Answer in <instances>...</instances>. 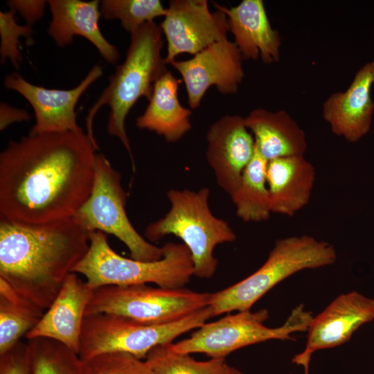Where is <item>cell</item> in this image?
<instances>
[{"mask_svg":"<svg viewBox=\"0 0 374 374\" xmlns=\"http://www.w3.org/2000/svg\"><path fill=\"white\" fill-rule=\"evenodd\" d=\"M97 150L84 131L10 141L0 154V219L39 224L73 217L92 190Z\"/></svg>","mask_w":374,"mask_h":374,"instance_id":"6da1fadb","label":"cell"},{"mask_svg":"<svg viewBox=\"0 0 374 374\" xmlns=\"http://www.w3.org/2000/svg\"><path fill=\"white\" fill-rule=\"evenodd\" d=\"M87 230L73 216L39 224L0 220V278L44 310L89 247Z\"/></svg>","mask_w":374,"mask_h":374,"instance_id":"7a4b0ae2","label":"cell"},{"mask_svg":"<svg viewBox=\"0 0 374 374\" xmlns=\"http://www.w3.org/2000/svg\"><path fill=\"white\" fill-rule=\"evenodd\" d=\"M130 44L125 61L109 77V82L90 108L86 118L87 134L96 143L93 133V121L103 105L110 112L107 132L120 139L128 152L132 166L134 163L125 122L129 112L141 97L150 99L154 84L168 70L161 55L163 33L154 21H149L130 34Z\"/></svg>","mask_w":374,"mask_h":374,"instance_id":"3957f363","label":"cell"},{"mask_svg":"<svg viewBox=\"0 0 374 374\" xmlns=\"http://www.w3.org/2000/svg\"><path fill=\"white\" fill-rule=\"evenodd\" d=\"M163 256L155 261L127 258L109 244L107 234L89 235V247L72 272L83 275L93 290L103 286H129L154 283L164 288H181L194 276L191 253L183 243L168 242Z\"/></svg>","mask_w":374,"mask_h":374,"instance_id":"277c9868","label":"cell"},{"mask_svg":"<svg viewBox=\"0 0 374 374\" xmlns=\"http://www.w3.org/2000/svg\"><path fill=\"white\" fill-rule=\"evenodd\" d=\"M336 260L335 247L326 241L308 235L278 239L266 261L256 271L228 287L211 293L208 305L213 317L250 310L286 278L303 269L332 265Z\"/></svg>","mask_w":374,"mask_h":374,"instance_id":"5b68a950","label":"cell"},{"mask_svg":"<svg viewBox=\"0 0 374 374\" xmlns=\"http://www.w3.org/2000/svg\"><path fill=\"white\" fill-rule=\"evenodd\" d=\"M209 194L206 187L198 191L170 190L167 193L169 211L150 224L145 231V238L151 242L170 234L180 238L191 253L194 276L201 278H210L216 271L215 247L236 239L228 222L212 213Z\"/></svg>","mask_w":374,"mask_h":374,"instance_id":"8992f818","label":"cell"},{"mask_svg":"<svg viewBox=\"0 0 374 374\" xmlns=\"http://www.w3.org/2000/svg\"><path fill=\"white\" fill-rule=\"evenodd\" d=\"M213 317L210 306L177 322L154 325L114 314L84 317L78 355L84 361L100 355L123 353L144 359L154 348L172 343L177 337L197 329Z\"/></svg>","mask_w":374,"mask_h":374,"instance_id":"52a82bcc","label":"cell"},{"mask_svg":"<svg viewBox=\"0 0 374 374\" xmlns=\"http://www.w3.org/2000/svg\"><path fill=\"white\" fill-rule=\"evenodd\" d=\"M266 309L227 314L217 321L206 322L190 336L176 343H169V348L177 353H203L211 358L225 359L235 350L247 346L271 339H291L296 332L308 330L313 317L303 304L292 310L290 315L280 327L269 328L264 325L268 319Z\"/></svg>","mask_w":374,"mask_h":374,"instance_id":"ba28073f","label":"cell"},{"mask_svg":"<svg viewBox=\"0 0 374 374\" xmlns=\"http://www.w3.org/2000/svg\"><path fill=\"white\" fill-rule=\"evenodd\" d=\"M211 293L147 284L103 286L93 290L85 316L107 313L154 325L180 321L208 306Z\"/></svg>","mask_w":374,"mask_h":374,"instance_id":"9c48e42d","label":"cell"},{"mask_svg":"<svg viewBox=\"0 0 374 374\" xmlns=\"http://www.w3.org/2000/svg\"><path fill=\"white\" fill-rule=\"evenodd\" d=\"M127 195L121 175L102 154H96L92 190L73 217L89 233L112 234L128 248L131 258L155 261L163 256V247L146 240L134 228L126 211Z\"/></svg>","mask_w":374,"mask_h":374,"instance_id":"30bf717a","label":"cell"},{"mask_svg":"<svg viewBox=\"0 0 374 374\" xmlns=\"http://www.w3.org/2000/svg\"><path fill=\"white\" fill-rule=\"evenodd\" d=\"M167 42V64L182 53L193 55L227 39L230 31L226 15L210 11L206 0H171L159 24Z\"/></svg>","mask_w":374,"mask_h":374,"instance_id":"8fae6325","label":"cell"},{"mask_svg":"<svg viewBox=\"0 0 374 374\" xmlns=\"http://www.w3.org/2000/svg\"><path fill=\"white\" fill-rule=\"evenodd\" d=\"M242 57L234 42H216L187 60L172 62L181 75L191 109L199 107L207 90L215 86L222 94L238 91L244 77Z\"/></svg>","mask_w":374,"mask_h":374,"instance_id":"7c38bea8","label":"cell"},{"mask_svg":"<svg viewBox=\"0 0 374 374\" xmlns=\"http://www.w3.org/2000/svg\"><path fill=\"white\" fill-rule=\"evenodd\" d=\"M100 65L95 64L85 78L71 89H46L33 84L15 71L6 75L3 79L6 88L21 94L32 106L35 123L29 134L80 132L75 112L78 101L84 91L103 75Z\"/></svg>","mask_w":374,"mask_h":374,"instance_id":"4fadbf2b","label":"cell"},{"mask_svg":"<svg viewBox=\"0 0 374 374\" xmlns=\"http://www.w3.org/2000/svg\"><path fill=\"white\" fill-rule=\"evenodd\" d=\"M374 319V299L351 292L337 296L317 317L308 328L304 350L292 358V362L304 368L308 374L312 355L348 341L363 324Z\"/></svg>","mask_w":374,"mask_h":374,"instance_id":"5bb4252c","label":"cell"},{"mask_svg":"<svg viewBox=\"0 0 374 374\" xmlns=\"http://www.w3.org/2000/svg\"><path fill=\"white\" fill-rule=\"evenodd\" d=\"M206 139L208 165L219 186L231 197L254 155V138L247 127L244 117L226 114L210 126Z\"/></svg>","mask_w":374,"mask_h":374,"instance_id":"9a60e30c","label":"cell"},{"mask_svg":"<svg viewBox=\"0 0 374 374\" xmlns=\"http://www.w3.org/2000/svg\"><path fill=\"white\" fill-rule=\"evenodd\" d=\"M374 83V61L364 64L345 91H336L323 104L322 115L331 132L355 143L370 130L374 111L371 90Z\"/></svg>","mask_w":374,"mask_h":374,"instance_id":"2e32d148","label":"cell"},{"mask_svg":"<svg viewBox=\"0 0 374 374\" xmlns=\"http://www.w3.org/2000/svg\"><path fill=\"white\" fill-rule=\"evenodd\" d=\"M93 290L75 273L69 274L51 305L26 335V339H51L78 353L85 312Z\"/></svg>","mask_w":374,"mask_h":374,"instance_id":"e0dca14e","label":"cell"},{"mask_svg":"<svg viewBox=\"0 0 374 374\" xmlns=\"http://www.w3.org/2000/svg\"><path fill=\"white\" fill-rule=\"evenodd\" d=\"M213 6L226 15L243 60L260 57L265 64L278 62L280 36L271 25L262 0H243L229 8L217 3Z\"/></svg>","mask_w":374,"mask_h":374,"instance_id":"ac0fdd59","label":"cell"},{"mask_svg":"<svg viewBox=\"0 0 374 374\" xmlns=\"http://www.w3.org/2000/svg\"><path fill=\"white\" fill-rule=\"evenodd\" d=\"M48 4L52 18L47 32L57 46L69 45L74 36H81L91 42L107 62L112 64L118 62V50L105 38L99 28V1L49 0Z\"/></svg>","mask_w":374,"mask_h":374,"instance_id":"d6986e66","label":"cell"},{"mask_svg":"<svg viewBox=\"0 0 374 374\" xmlns=\"http://www.w3.org/2000/svg\"><path fill=\"white\" fill-rule=\"evenodd\" d=\"M312 164L303 156L267 162L266 180L271 213L292 217L309 202L315 181Z\"/></svg>","mask_w":374,"mask_h":374,"instance_id":"ffe728a7","label":"cell"},{"mask_svg":"<svg viewBox=\"0 0 374 374\" xmlns=\"http://www.w3.org/2000/svg\"><path fill=\"white\" fill-rule=\"evenodd\" d=\"M244 121L254 138L256 150L267 161L303 156L307 150L304 131L284 110L271 112L256 108L244 118Z\"/></svg>","mask_w":374,"mask_h":374,"instance_id":"44dd1931","label":"cell"},{"mask_svg":"<svg viewBox=\"0 0 374 374\" xmlns=\"http://www.w3.org/2000/svg\"><path fill=\"white\" fill-rule=\"evenodd\" d=\"M179 83L170 71L156 82L148 105L136 120L139 129L154 132L168 143L179 141L191 129V112L178 98Z\"/></svg>","mask_w":374,"mask_h":374,"instance_id":"7402d4cb","label":"cell"},{"mask_svg":"<svg viewBox=\"0 0 374 374\" xmlns=\"http://www.w3.org/2000/svg\"><path fill=\"white\" fill-rule=\"evenodd\" d=\"M267 162L255 146L254 155L242 173L239 187L231 197L236 215L244 222L266 221L271 213L266 180Z\"/></svg>","mask_w":374,"mask_h":374,"instance_id":"603a6c76","label":"cell"},{"mask_svg":"<svg viewBox=\"0 0 374 374\" xmlns=\"http://www.w3.org/2000/svg\"><path fill=\"white\" fill-rule=\"evenodd\" d=\"M28 342L33 374H94L88 362L60 342L42 337Z\"/></svg>","mask_w":374,"mask_h":374,"instance_id":"cb8c5ba5","label":"cell"},{"mask_svg":"<svg viewBox=\"0 0 374 374\" xmlns=\"http://www.w3.org/2000/svg\"><path fill=\"white\" fill-rule=\"evenodd\" d=\"M157 374H224L225 359L197 361L190 354L172 351L168 344L153 348L145 359Z\"/></svg>","mask_w":374,"mask_h":374,"instance_id":"d4e9b609","label":"cell"},{"mask_svg":"<svg viewBox=\"0 0 374 374\" xmlns=\"http://www.w3.org/2000/svg\"><path fill=\"white\" fill-rule=\"evenodd\" d=\"M44 314V310L28 301L15 303L0 298V355L21 341Z\"/></svg>","mask_w":374,"mask_h":374,"instance_id":"484cf974","label":"cell"},{"mask_svg":"<svg viewBox=\"0 0 374 374\" xmlns=\"http://www.w3.org/2000/svg\"><path fill=\"white\" fill-rule=\"evenodd\" d=\"M100 11L106 19H118L123 29L130 34L144 24L165 16V8L159 0H103Z\"/></svg>","mask_w":374,"mask_h":374,"instance_id":"4316f807","label":"cell"},{"mask_svg":"<svg viewBox=\"0 0 374 374\" xmlns=\"http://www.w3.org/2000/svg\"><path fill=\"white\" fill-rule=\"evenodd\" d=\"M15 14L11 9L0 12V55L1 64L9 60L12 66L19 69L24 60L19 48V38H25L31 44L33 42V30L31 26L18 24L15 18Z\"/></svg>","mask_w":374,"mask_h":374,"instance_id":"83f0119b","label":"cell"},{"mask_svg":"<svg viewBox=\"0 0 374 374\" xmlns=\"http://www.w3.org/2000/svg\"><path fill=\"white\" fill-rule=\"evenodd\" d=\"M88 362L94 374H157L145 359L127 353L103 354Z\"/></svg>","mask_w":374,"mask_h":374,"instance_id":"f1b7e54d","label":"cell"},{"mask_svg":"<svg viewBox=\"0 0 374 374\" xmlns=\"http://www.w3.org/2000/svg\"><path fill=\"white\" fill-rule=\"evenodd\" d=\"M0 374H33L28 342L19 341L8 351L0 355Z\"/></svg>","mask_w":374,"mask_h":374,"instance_id":"f546056e","label":"cell"},{"mask_svg":"<svg viewBox=\"0 0 374 374\" xmlns=\"http://www.w3.org/2000/svg\"><path fill=\"white\" fill-rule=\"evenodd\" d=\"M48 1L44 0H10L7 5L24 18L26 24L33 26L44 15Z\"/></svg>","mask_w":374,"mask_h":374,"instance_id":"4dcf8cb0","label":"cell"},{"mask_svg":"<svg viewBox=\"0 0 374 374\" xmlns=\"http://www.w3.org/2000/svg\"><path fill=\"white\" fill-rule=\"evenodd\" d=\"M30 116L26 110L13 107L6 103L0 104V130L2 131L16 122L28 121Z\"/></svg>","mask_w":374,"mask_h":374,"instance_id":"1f68e13d","label":"cell"},{"mask_svg":"<svg viewBox=\"0 0 374 374\" xmlns=\"http://www.w3.org/2000/svg\"><path fill=\"white\" fill-rule=\"evenodd\" d=\"M224 374H244V373L242 372L241 371H240L239 369L228 364Z\"/></svg>","mask_w":374,"mask_h":374,"instance_id":"d6a6232c","label":"cell"}]
</instances>
